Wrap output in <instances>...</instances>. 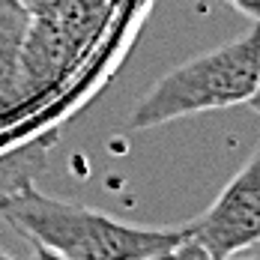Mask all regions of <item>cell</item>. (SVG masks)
<instances>
[{
	"label": "cell",
	"mask_w": 260,
	"mask_h": 260,
	"mask_svg": "<svg viewBox=\"0 0 260 260\" xmlns=\"http://www.w3.org/2000/svg\"><path fill=\"white\" fill-rule=\"evenodd\" d=\"M0 218L63 260H147L185 239V228H138L84 204L48 198L36 182L0 198Z\"/></svg>",
	"instance_id": "obj_1"
},
{
	"label": "cell",
	"mask_w": 260,
	"mask_h": 260,
	"mask_svg": "<svg viewBox=\"0 0 260 260\" xmlns=\"http://www.w3.org/2000/svg\"><path fill=\"white\" fill-rule=\"evenodd\" d=\"M260 78V21L234 42L191 57L168 72L135 105L129 129H156L171 120L248 105Z\"/></svg>",
	"instance_id": "obj_2"
},
{
	"label": "cell",
	"mask_w": 260,
	"mask_h": 260,
	"mask_svg": "<svg viewBox=\"0 0 260 260\" xmlns=\"http://www.w3.org/2000/svg\"><path fill=\"white\" fill-rule=\"evenodd\" d=\"M212 260H231L260 242V144L207 212L182 224Z\"/></svg>",
	"instance_id": "obj_3"
},
{
	"label": "cell",
	"mask_w": 260,
	"mask_h": 260,
	"mask_svg": "<svg viewBox=\"0 0 260 260\" xmlns=\"http://www.w3.org/2000/svg\"><path fill=\"white\" fill-rule=\"evenodd\" d=\"M33 15L18 0H0V114L27 102L24 42Z\"/></svg>",
	"instance_id": "obj_4"
},
{
	"label": "cell",
	"mask_w": 260,
	"mask_h": 260,
	"mask_svg": "<svg viewBox=\"0 0 260 260\" xmlns=\"http://www.w3.org/2000/svg\"><path fill=\"white\" fill-rule=\"evenodd\" d=\"M51 147H54V135H45V138H36L33 144H27V147L0 158V198H6L9 191L36 180V174H42L45 165H48Z\"/></svg>",
	"instance_id": "obj_5"
},
{
	"label": "cell",
	"mask_w": 260,
	"mask_h": 260,
	"mask_svg": "<svg viewBox=\"0 0 260 260\" xmlns=\"http://www.w3.org/2000/svg\"><path fill=\"white\" fill-rule=\"evenodd\" d=\"M147 260H212V254H209L198 239H191V236L185 234V239L177 242L174 248H168L161 254H153V257H147Z\"/></svg>",
	"instance_id": "obj_6"
},
{
	"label": "cell",
	"mask_w": 260,
	"mask_h": 260,
	"mask_svg": "<svg viewBox=\"0 0 260 260\" xmlns=\"http://www.w3.org/2000/svg\"><path fill=\"white\" fill-rule=\"evenodd\" d=\"M21 6H24L30 15H48V12H54L57 6H63L66 0H18Z\"/></svg>",
	"instance_id": "obj_7"
},
{
	"label": "cell",
	"mask_w": 260,
	"mask_h": 260,
	"mask_svg": "<svg viewBox=\"0 0 260 260\" xmlns=\"http://www.w3.org/2000/svg\"><path fill=\"white\" fill-rule=\"evenodd\" d=\"M236 9H242L248 18H254V21H260V0H231Z\"/></svg>",
	"instance_id": "obj_8"
},
{
	"label": "cell",
	"mask_w": 260,
	"mask_h": 260,
	"mask_svg": "<svg viewBox=\"0 0 260 260\" xmlns=\"http://www.w3.org/2000/svg\"><path fill=\"white\" fill-rule=\"evenodd\" d=\"M248 108H251V111H257V114H260V78H257V90H254V96L248 99Z\"/></svg>",
	"instance_id": "obj_9"
},
{
	"label": "cell",
	"mask_w": 260,
	"mask_h": 260,
	"mask_svg": "<svg viewBox=\"0 0 260 260\" xmlns=\"http://www.w3.org/2000/svg\"><path fill=\"white\" fill-rule=\"evenodd\" d=\"M33 260H63V257H57V254H51V251H45V248H36V254H33Z\"/></svg>",
	"instance_id": "obj_10"
},
{
	"label": "cell",
	"mask_w": 260,
	"mask_h": 260,
	"mask_svg": "<svg viewBox=\"0 0 260 260\" xmlns=\"http://www.w3.org/2000/svg\"><path fill=\"white\" fill-rule=\"evenodd\" d=\"M0 260H12V257H9V254H6V251H0Z\"/></svg>",
	"instance_id": "obj_11"
},
{
	"label": "cell",
	"mask_w": 260,
	"mask_h": 260,
	"mask_svg": "<svg viewBox=\"0 0 260 260\" xmlns=\"http://www.w3.org/2000/svg\"><path fill=\"white\" fill-rule=\"evenodd\" d=\"M231 260H234V257H231ZM254 260H260V257H254Z\"/></svg>",
	"instance_id": "obj_12"
}]
</instances>
